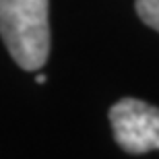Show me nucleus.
Here are the masks:
<instances>
[{
  "mask_svg": "<svg viewBox=\"0 0 159 159\" xmlns=\"http://www.w3.org/2000/svg\"><path fill=\"white\" fill-rule=\"evenodd\" d=\"M136 12L145 25L159 31V0H136Z\"/></svg>",
  "mask_w": 159,
  "mask_h": 159,
  "instance_id": "obj_3",
  "label": "nucleus"
},
{
  "mask_svg": "<svg viewBox=\"0 0 159 159\" xmlns=\"http://www.w3.org/2000/svg\"><path fill=\"white\" fill-rule=\"evenodd\" d=\"M114 139L130 155L159 151V107L147 101L124 97L110 110Z\"/></svg>",
  "mask_w": 159,
  "mask_h": 159,
  "instance_id": "obj_2",
  "label": "nucleus"
},
{
  "mask_svg": "<svg viewBox=\"0 0 159 159\" xmlns=\"http://www.w3.org/2000/svg\"><path fill=\"white\" fill-rule=\"evenodd\" d=\"M0 35L23 70H39L50 54L48 0H0Z\"/></svg>",
  "mask_w": 159,
  "mask_h": 159,
  "instance_id": "obj_1",
  "label": "nucleus"
},
{
  "mask_svg": "<svg viewBox=\"0 0 159 159\" xmlns=\"http://www.w3.org/2000/svg\"><path fill=\"white\" fill-rule=\"evenodd\" d=\"M35 81H37V83H46V75H37Z\"/></svg>",
  "mask_w": 159,
  "mask_h": 159,
  "instance_id": "obj_4",
  "label": "nucleus"
}]
</instances>
